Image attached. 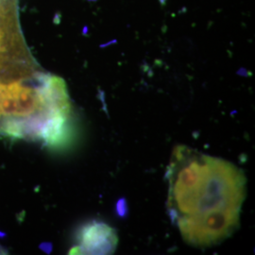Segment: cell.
I'll use <instances>...</instances> for the list:
<instances>
[{
    "instance_id": "obj_1",
    "label": "cell",
    "mask_w": 255,
    "mask_h": 255,
    "mask_svg": "<svg viewBox=\"0 0 255 255\" xmlns=\"http://www.w3.org/2000/svg\"><path fill=\"white\" fill-rule=\"evenodd\" d=\"M52 111V75L27 47L18 0H0V137L17 141L35 136Z\"/></svg>"
},
{
    "instance_id": "obj_2",
    "label": "cell",
    "mask_w": 255,
    "mask_h": 255,
    "mask_svg": "<svg viewBox=\"0 0 255 255\" xmlns=\"http://www.w3.org/2000/svg\"><path fill=\"white\" fill-rule=\"evenodd\" d=\"M167 178V207L177 226L215 214H240L246 179L229 162L187 146H176Z\"/></svg>"
},
{
    "instance_id": "obj_3",
    "label": "cell",
    "mask_w": 255,
    "mask_h": 255,
    "mask_svg": "<svg viewBox=\"0 0 255 255\" xmlns=\"http://www.w3.org/2000/svg\"><path fill=\"white\" fill-rule=\"evenodd\" d=\"M115 229L101 221H91L77 234V245L70 254L77 255H112L118 246Z\"/></svg>"
}]
</instances>
